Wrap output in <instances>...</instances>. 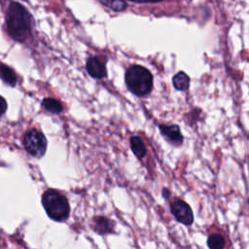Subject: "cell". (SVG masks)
<instances>
[{"instance_id":"obj_1","label":"cell","mask_w":249,"mask_h":249,"mask_svg":"<svg viewBox=\"0 0 249 249\" xmlns=\"http://www.w3.org/2000/svg\"><path fill=\"white\" fill-rule=\"evenodd\" d=\"M6 26L14 40L23 43L31 34L33 18L20 3L12 2L6 13Z\"/></svg>"},{"instance_id":"obj_14","label":"cell","mask_w":249,"mask_h":249,"mask_svg":"<svg viewBox=\"0 0 249 249\" xmlns=\"http://www.w3.org/2000/svg\"><path fill=\"white\" fill-rule=\"evenodd\" d=\"M207 245L209 249H224L226 245L225 237L219 233H213L208 236Z\"/></svg>"},{"instance_id":"obj_7","label":"cell","mask_w":249,"mask_h":249,"mask_svg":"<svg viewBox=\"0 0 249 249\" xmlns=\"http://www.w3.org/2000/svg\"><path fill=\"white\" fill-rule=\"evenodd\" d=\"M160 133L171 143L180 145L183 142V135L177 124H160Z\"/></svg>"},{"instance_id":"obj_13","label":"cell","mask_w":249,"mask_h":249,"mask_svg":"<svg viewBox=\"0 0 249 249\" xmlns=\"http://www.w3.org/2000/svg\"><path fill=\"white\" fill-rule=\"evenodd\" d=\"M102 5L115 12H123L127 8L125 0H97Z\"/></svg>"},{"instance_id":"obj_11","label":"cell","mask_w":249,"mask_h":249,"mask_svg":"<svg viewBox=\"0 0 249 249\" xmlns=\"http://www.w3.org/2000/svg\"><path fill=\"white\" fill-rule=\"evenodd\" d=\"M172 84H173V86L176 89L184 91V90H187L189 89L190 78L185 72L180 71V72H178L177 74H175L173 76Z\"/></svg>"},{"instance_id":"obj_16","label":"cell","mask_w":249,"mask_h":249,"mask_svg":"<svg viewBox=\"0 0 249 249\" xmlns=\"http://www.w3.org/2000/svg\"><path fill=\"white\" fill-rule=\"evenodd\" d=\"M135 3H155V2H160L163 0H128Z\"/></svg>"},{"instance_id":"obj_8","label":"cell","mask_w":249,"mask_h":249,"mask_svg":"<svg viewBox=\"0 0 249 249\" xmlns=\"http://www.w3.org/2000/svg\"><path fill=\"white\" fill-rule=\"evenodd\" d=\"M93 229L100 234H105L113 231L114 224L112 221L103 216H97L93 218Z\"/></svg>"},{"instance_id":"obj_4","label":"cell","mask_w":249,"mask_h":249,"mask_svg":"<svg viewBox=\"0 0 249 249\" xmlns=\"http://www.w3.org/2000/svg\"><path fill=\"white\" fill-rule=\"evenodd\" d=\"M25 150L34 157H42L47 150V140L44 134L37 129L28 130L23 138Z\"/></svg>"},{"instance_id":"obj_9","label":"cell","mask_w":249,"mask_h":249,"mask_svg":"<svg viewBox=\"0 0 249 249\" xmlns=\"http://www.w3.org/2000/svg\"><path fill=\"white\" fill-rule=\"evenodd\" d=\"M0 78L4 83L11 87H15L18 82L16 72L6 64H0Z\"/></svg>"},{"instance_id":"obj_6","label":"cell","mask_w":249,"mask_h":249,"mask_svg":"<svg viewBox=\"0 0 249 249\" xmlns=\"http://www.w3.org/2000/svg\"><path fill=\"white\" fill-rule=\"evenodd\" d=\"M86 67L89 76L94 79H102L107 74L104 62L96 56H89L86 62Z\"/></svg>"},{"instance_id":"obj_12","label":"cell","mask_w":249,"mask_h":249,"mask_svg":"<svg viewBox=\"0 0 249 249\" xmlns=\"http://www.w3.org/2000/svg\"><path fill=\"white\" fill-rule=\"evenodd\" d=\"M42 105L48 112L53 113V114H59L63 110V107H62V104L60 103V101H58L57 99H54V98H51V97L45 98L42 102Z\"/></svg>"},{"instance_id":"obj_3","label":"cell","mask_w":249,"mask_h":249,"mask_svg":"<svg viewBox=\"0 0 249 249\" xmlns=\"http://www.w3.org/2000/svg\"><path fill=\"white\" fill-rule=\"evenodd\" d=\"M43 206L48 216L56 221H65L70 214L69 202L65 196L55 190H48L42 196Z\"/></svg>"},{"instance_id":"obj_2","label":"cell","mask_w":249,"mask_h":249,"mask_svg":"<svg viewBox=\"0 0 249 249\" xmlns=\"http://www.w3.org/2000/svg\"><path fill=\"white\" fill-rule=\"evenodd\" d=\"M127 89L137 96L148 95L153 89V75L142 65H132L125 72Z\"/></svg>"},{"instance_id":"obj_17","label":"cell","mask_w":249,"mask_h":249,"mask_svg":"<svg viewBox=\"0 0 249 249\" xmlns=\"http://www.w3.org/2000/svg\"><path fill=\"white\" fill-rule=\"evenodd\" d=\"M169 192H168V190H166V189H163L162 190V196L165 197V198H168V196H169Z\"/></svg>"},{"instance_id":"obj_15","label":"cell","mask_w":249,"mask_h":249,"mask_svg":"<svg viewBox=\"0 0 249 249\" xmlns=\"http://www.w3.org/2000/svg\"><path fill=\"white\" fill-rule=\"evenodd\" d=\"M6 109H7V102H6V100L0 95V116L5 113Z\"/></svg>"},{"instance_id":"obj_10","label":"cell","mask_w":249,"mask_h":249,"mask_svg":"<svg viewBox=\"0 0 249 249\" xmlns=\"http://www.w3.org/2000/svg\"><path fill=\"white\" fill-rule=\"evenodd\" d=\"M130 148L133 152V154L138 159H143L147 154V149L141 138L137 135L131 136L130 138Z\"/></svg>"},{"instance_id":"obj_5","label":"cell","mask_w":249,"mask_h":249,"mask_svg":"<svg viewBox=\"0 0 249 249\" xmlns=\"http://www.w3.org/2000/svg\"><path fill=\"white\" fill-rule=\"evenodd\" d=\"M171 212L177 221L184 225H192L194 222V215L191 207L182 199H175L170 206Z\"/></svg>"}]
</instances>
